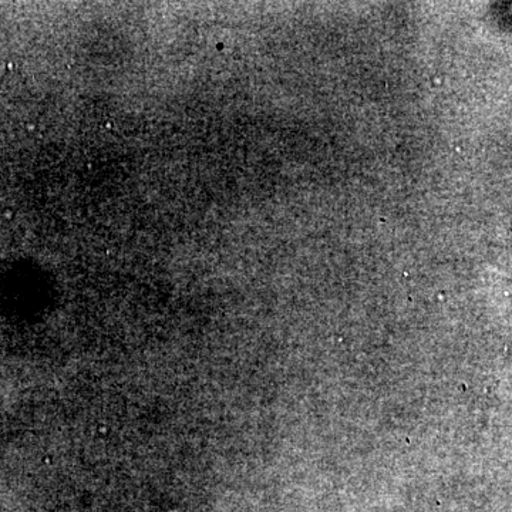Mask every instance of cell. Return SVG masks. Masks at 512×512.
<instances>
[]
</instances>
